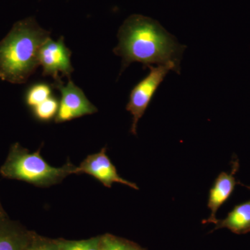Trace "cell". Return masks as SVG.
<instances>
[{"label":"cell","mask_w":250,"mask_h":250,"mask_svg":"<svg viewBox=\"0 0 250 250\" xmlns=\"http://www.w3.org/2000/svg\"><path fill=\"white\" fill-rule=\"evenodd\" d=\"M77 174L92 176L108 188H111L113 184L118 183L127 186L134 190H139V187L134 182L123 179L119 175L116 166L106 154V147L98 153L87 156L77 167Z\"/></svg>","instance_id":"52a82bcc"},{"label":"cell","mask_w":250,"mask_h":250,"mask_svg":"<svg viewBox=\"0 0 250 250\" xmlns=\"http://www.w3.org/2000/svg\"><path fill=\"white\" fill-rule=\"evenodd\" d=\"M54 86L62 95L58 112L54 119L56 123L70 121L98 112V108L90 103L83 90L72 81L69 80L66 85H64L62 81H57Z\"/></svg>","instance_id":"5b68a950"},{"label":"cell","mask_w":250,"mask_h":250,"mask_svg":"<svg viewBox=\"0 0 250 250\" xmlns=\"http://www.w3.org/2000/svg\"><path fill=\"white\" fill-rule=\"evenodd\" d=\"M24 250H59L57 240H49L33 234Z\"/></svg>","instance_id":"9a60e30c"},{"label":"cell","mask_w":250,"mask_h":250,"mask_svg":"<svg viewBox=\"0 0 250 250\" xmlns=\"http://www.w3.org/2000/svg\"><path fill=\"white\" fill-rule=\"evenodd\" d=\"M77 166L70 161L62 167H53L42 157L40 149L30 152L20 143H15L0 167V174L6 179L47 188L61 183L71 174H77Z\"/></svg>","instance_id":"3957f363"},{"label":"cell","mask_w":250,"mask_h":250,"mask_svg":"<svg viewBox=\"0 0 250 250\" xmlns=\"http://www.w3.org/2000/svg\"><path fill=\"white\" fill-rule=\"evenodd\" d=\"M59 250H100V236L82 241L57 240Z\"/></svg>","instance_id":"5bb4252c"},{"label":"cell","mask_w":250,"mask_h":250,"mask_svg":"<svg viewBox=\"0 0 250 250\" xmlns=\"http://www.w3.org/2000/svg\"><path fill=\"white\" fill-rule=\"evenodd\" d=\"M100 250H145L132 242L113 235L100 236Z\"/></svg>","instance_id":"7c38bea8"},{"label":"cell","mask_w":250,"mask_h":250,"mask_svg":"<svg viewBox=\"0 0 250 250\" xmlns=\"http://www.w3.org/2000/svg\"><path fill=\"white\" fill-rule=\"evenodd\" d=\"M232 164L231 172L227 173L222 172L215 179L213 187L210 188L207 204L210 214L208 218L202 221V223H216L218 220L216 218L217 212L229 198L236 184H238L234 175L238 170L239 164L238 161H233Z\"/></svg>","instance_id":"ba28073f"},{"label":"cell","mask_w":250,"mask_h":250,"mask_svg":"<svg viewBox=\"0 0 250 250\" xmlns=\"http://www.w3.org/2000/svg\"><path fill=\"white\" fill-rule=\"evenodd\" d=\"M118 38L119 43L113 52L123 59L121 72L134 62L146 67L171 62L180 66L185 46L151 18L141 15L130 16L120 28Z\"/></svg>","instance_id":"6da1fadb"},{"label":"cell","mask_w":250,"mask_h":250,"mask_svg":"<svg viewBox=\"0 0 250 250\" xmlns=\"http://www.w3.org/2000/svg\"><path fill=\"white\" fill-rule=\"evenodd\" d=\"M50 38L35 18L29 17L15 23L9 34L0 41L1 80L23 83L39 65L41 46Z\"/></svg>","instance_id":"7a4b0ae2"},{"label":"cell","mask_w":250,"mask_h":250,"mask_svg":"<svg viewBox=\"0 0 250 250\" xmlns=\"http://www.w3.org/2000/svg\"><path fill=\"white\" fill-rule=\"evenodd\" d=\"M250 189V187H248ZM214 230L227 228L236 234L250 231V200L236 205L226 218L217 220Z\"/></svg>","instance_id":"30bf717a"},{"label":"cell","mask_w":250,"mask_h":250,"mask_svg":"<svg viewBox=\"0 0 250 250\" xmlns=\"http://www.w3.org/2000/svg\"><path fill=\"white\" fill-rule=\"evenodd\" d=\"M50 85L45 83H38L31 85L26 93L25 102L32 108L45 102L52 96Z\"/></svg>","instance_id":"8fae6325"},{"label":"cell","mask_w":250,"mask_h":250,"mask_svg":"<svg viewBox=\"0 0 250 250\" xmlns=\"http://www.w3.org/2000/svg\"><path fill=\"white\" fill-rule=\"evenodd\" d=\"M0 79H1V76H0Z\"/></svg>","instance_id":"e0dca14e"},{"label":"cell","mask_w":250,"mask_h":250,"mask_svg":"<svg viewBox=\"0 0 250 250\" xmlns=\"http://www.w3.org/2000/svg\"><path fill=\"white\" fill-rule=\"evenodd\" d=\"M59 106L58 100L52 96L32 110L36 119L41 122H48L57 116Z\"/></svg>","instance_id":"4fadbf2b"},{"label":"cell","mask_w":250,"mask_h":250,"mask_svg":"<svg viewBox=\"0 0 250 250\" xmlns=\"http://www.w3.org/2000/svg\"><path fill=\"white\" fill-rule=\"evenodd\" d=\"M150 70L149 74L137 83L131 90L129 103L126 104V111L132 116L131 133L136 135L137 125L139 120L146 113L159 85L164 80L168 72L172 70L179 73L180 66L171 62L166 65H152L148 67Z\"/></svg>","instance_id":"277c9868"},{"label":"cell","mask_w":250,"mask_h":250,"mask_svg":"<svg viewBox=\"0 0 250 250\" xmlns=\"http://www.w3.org/2000/svg\"><path fill=\"white\" fill-rule=\"evenodd\" d=\"M33 234L10 220L6 213L0 217V250H24Z\"/></svg>","instance_id":"9c48e42d"},{"label":"cell","mask_w":250,"mask_h":250,"mask_svg":"<svg viewBox=\"0 0 250 250\" xmlns=\"http://www.w3.org/2000/svg\"><path fill=\"white\" fill-rule=\"evenodd\" d=\"M5 214H6V212H5L4 208H3L2 205H1V202H0V217Z\"/></svg>","instance_id":"2e32d148"},{"label":"cell","mask_w":250,"mask_h":250,"mask_svg":"<svg viewBox=\"0 0 250 250\" xmlns=\"http://www.w3.org/2000/svg\"><path fill=\"white\" fill-rule=\"evenodd\" d=\"M71 55L72 52L65 46L63 37L57 41L49 38L39 51V65L42 67V75L52 76L55 82L61 80L60 72L62 77L70 78L74 71L70 60Z\"/></svg>","instance_id":"8992f818"}]
</instances>
